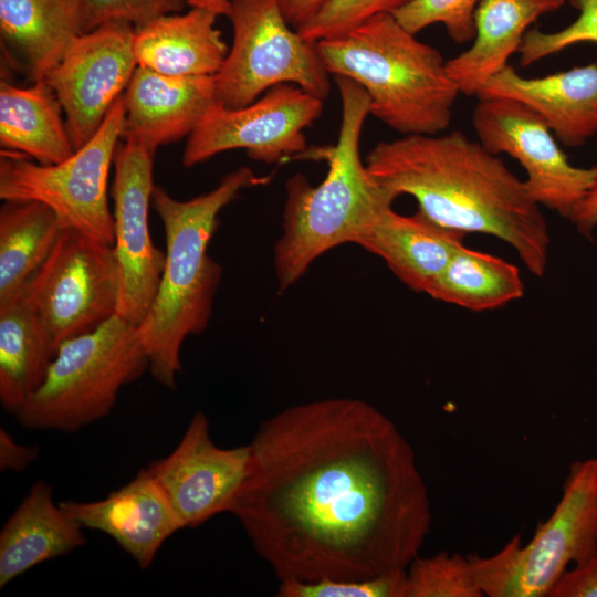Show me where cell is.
I'll return each mask as SVG.
<instances>
[{
	"label": "cell",
	"instance_id": "obj_1",
	"mask_svg": "<svg viewBox=\"0 0 597 597\" xmlns=\"http://www.w3.org/2000/svg\"><path fill=\"white\" fill-rule=\"evenodd\" d=\"M229 513L279 582L406 569L430 532L429 493L398 427L357 398L287 407L249 443Z\"/></svg>",
	"mask_w": 597,
	"mask_h": 597
},
{
	"label": "cell",
	"instance_id": "obj_2",
	"mask_svg": "<svg viewBox=\"0 0 597 597\" xmlns=\"http://www.w3.org/2000/svg\"><path fill=\"white\" fill-rule=\"evenodd\" d=\"M373 178L390 195L416 199L430 221L495 237L534 276L545 274L551 237L542 207L503 159L460 130L412 134L377 143L366 155Z\"/></svg>",
	"mask_w": 597,
	"mask_h": 597
},
{
	"label": "cell",
	"instance_id": "obj_3",
	"mask_svg": "<svg viewBox=\"0 0 597 597\" xmlns=\"http://www.w3.org/2000/svg\"><path fill=\"white\" fill-rule=\"evenodd\" d=\"M269 180L270 177H259L242 166L226 175L209 192L189 200H177L163 187H154L151 203L164 227L166 260L156 296L138 334L149 359V371L161 386L176 388L185 339L201 334L209 323L221 279L220 265L208 255L219 213L241 190Z\"/></svg>",
	"mask_w": 597,
	"mask_h": 597
},
{
	"label": "cell",
	"instance_id": "obj_4",
	"mask_svg": "<svg viewBox=\"0 0 597 597\" xmlns=\"http://www.w3.org/2000/svg\"><path fill=\"white\" fill-rule=\"evenodd\" d=\"M342 103L337 142L322 149L327 174L313 186L302 174L285 184L282 234L274 245L280 291L296 283L327 251L357 243L362 234L396 199L369 174L360 156L362 132L370 114L366 91L354 81L334 76Z\"/></svg>",
	"mask_w": 597,
	"mask_h": 597
},
{
	"label": "cell",
	"instance_id": "obj_5",
	"mask_svg": "<svg viewBox=\"0 0 597 597\" xmlns=\"http://www.w3.org/2000/svg\"><path fill=\"white\" fill-rule=\"evenodd\" d=\"M416 35L380 13L316 46L329 74L366 91L373 116L401 135H434L450 125L460 91L442 54Z\"/></svg>",
	"mask_w": 597,
	"mask_h": 597
},
{
	"label": "cell",
	"instance_id": "obj_6",
	"mask_svg": "<svg viewBox=\"0 0 597 597\" xmlns=\"http://www.w3.org/2000/svg\"><path fill=\"white\" fill-rule=\"evenodd\" d=\"M147 369L138 326L115 314L63 342L40 387L13 416L29 429L76 432L106 417L121 388Z\"/></svg>",
	"mask_w": 597,
	"mask_h": 597
},
{
	"label": "cell",
	"instance_id": "obj_7",
	"mask_svg": "<svg viewBox=\"0 0 597 597\" xmlns=\"http://www.w3.org/2000/svg\"><path fill=\"white\" fill-rule=\"evenodd\" d=\"M597 555V458L574 461L562 496L532 540L515 534L491 556L468 555L489 597H545L568 570Z\"/></svg>",
	"mask_w": 597,
	"mask_h": 597
},
{
	"label": "cell",
	"instance_id": "obj_8",
	"mask_svg": "<svg viewBox=\"0 0 597 597\" xmlns=\"http://www.w3.org/2000/svg\"><path fill=\"white\" fill-rule=\"evenodd\" d=\"M125 114L123 93L95 135L59 164H35L20 154L1 150L0 198L42 202L54 211L62 228L113 245L114 216L107 184Z\"/></svg>",
	"mask_w": 597,
	"mask_h": 597
},
{
	"label": "cell",
	"instance_id": "obj_9",
	"mask_svg": "<svg viewBox=\"0 0 597 597\" xmlns=\"http://www.w3.org/2000/svg\"><path fill=\"white\" fill-rule=\"evenodd\" d=\"M233 40L214 75L217 102L240 108L279 84H294L325 100L331 91L316 42L285 20L277 0H231L226 14Z\"/></svg>",
	"mask_w": 597,
	"mask_h": 597
},
{
	"label": "cell",
	"instance_id": "obj_10",
	"mask_svg": "<svg viewBox=\"0 0 597 597\" xmlns=\"http://www.w3.org/2000/svg\"><path fill=\"white\" fill-rule=\"evenodd\" d=\"M119 275L113 245L63 228L44 262L20 292L56 350L116 314Z\"/></svg>",
	"mask_w": 597,
	"mask_h": 597
},
{
	"label": "cell",
	"instance_id": "obj_11",
	"mask_svg": "<svg viewBox=\"0 0 597 597\" xmlns=\"http://www.w3.org/2000/svg\"><path fill=\"white\" fill-rule=\"evenodd\" d=\"M323 108L324 100L289 83L240 108L216 102L188 136L182 165L190 168L231 149H244L251 159L268 165L284 163L306 150L304 129Z\"/></svg>",
	"mask_w": 597,
	"mask_h": 597
},
{
	"label": "cell",
	"instance_id": "obj_12",
	"mask_svg": "<svg viewBox=\"0 0 597 597\" xmlns=\"http://www.w3.org/2000/svg\"><path fill=\"white\" fill-rule=\"evenodd\" d=\"M478 101L472 114L478 140L489 151L517 160L534 200L570 220L593 185L597 166L572 165L547 124L523 103L504 97Z\"/></svg>",
	"mask_w": 597,
	"mask_h": 597
},
{
	"label": "cell",
	"instance_id": "obj_13",
	"mask_svg": "<svg viewBox=\"0 0 597 597\" xmlns=\"http://www.w3.org/2000/svg\"><path fill=\"white\" fill-rule=\"evenodd\" d=\"M135 27L107 21L78 35L44 80L57 96L76 149L98 130L136 67Z\"/></svg>",
	"mask_w": 597,
	"mask_h": 597
},
{
	"label": "cell",
	"instance_id": "obj_14",
	"mask_svg": "<svg viewBox=\"0 0 597 597\" xmlns=\"http://www.w3.org/2000/svg\"><path fill=\"white\" fill-rule=\"evenodd\" d=\"M155 153L133 142L118 143L113 159L114 252L119 275L116 314L139 326L156 296L166 254L151 241L148 209L154 190Z\"/></svg>",
	"mask_w": 597,
	"mask_h": 597
},
{
	"label": "cell",
	"instance_id": "obj_15",
	"mask_svg": "<svg viewBox=\"0 0 597 597\" xmlns=\"http://www.w3.org/2000/svg\"><path fill=\"white\" fill-rule=\"evenodd\" d=\"M249 444L217 446L202 411L189 421L180 441L146 470L161 488L185 527H197L229 512L248 469Z\"/></svg>",
	"mask_w": 597,
	"mask_h": 597
},
{
	"label": "cell",
	"instance_id": "obj_16",
	"mask_svg": "<svg viewBox=\"0 0 597 597\" xmlns=\"http://www.w3.org/2000/svg\"><path fill=\"white\" fill-rule=\"evenodd\" d=\"M60 505L83 528L112 537L142 569L151 565L168 537L184 528L166 494L146 469H140L105 499L63 501Z\"/></svg>",
	"mask_w": 597,
	"mask_h": 597
},
{
	"label": "cell",
	"instance_id": "obj_17",
	"mask_svg": "<svg viewBox=\"0 0 597 597\" xmlns=\"http://www.w3.org/2000/svg\"><path fill=\"white\" fill-rule=\"evenodd\" d=\"M124 100L122 139L156 153L189 136L217 102L214 75L170 76L137 66Z\"/></svg>",
	"mask_w": 597,
	"mask_h": 597
},
{
	"label": "cell",
	"instance_id": "obj_18",
	"mask_svg": "<svg viewBox=\"0 0 597 597\" xmlns=\"http://www.w3.org/2000/svg\"><path fill=\"white\" fill-rule=\"evenodd\" d=\"M476 97H504L523 103L568 148L580 147L597 134L596 63L540 77H524L509 64Z\"/></svg>",
	"mask_w": 597,
	"mask_h": 597
},
{
	"label": "cell",
	"instance_id": "obj_19",
	"mask_svg": "<svg viewBox=\"0 0 597 597\" xmlns=\"http://www.w3.org/2000/svg\"><path fill=\"white\" fill-rule=\"evenodd\" d=\"M566 0H481L474 14L470 48L447 61L460 94L478 96L489 81L509 65L530 27L558 11Z\"/></svg>",
	"mask_w": 597,
	"mask_h": 597
},
{
	"label": "cell",
	"instance_id": "obj_20",
	"mask_svg": "<svg viewBox=\"0 0 597 597\" xmlns=\"http://www.w3.org/2000/svg\"><path fill=\"white\" fill-rule=\"evenodd\" d=\"M465 234L430 221L418 211L404 216L385 211L357 243L379 256L410 290L428 294Z\"/></svg>",
	"mask_w": 597,
	"mask_h": 597
},
{
	"label": "cell",
	"instance_id": "obj_21",
	"mask_svg": "<svg viewBox=\"0 0 597 597\" xmlns=\"http://www.w3.org/2000/svg\"><path fill=\"white\" fill-rule=\"evenodd\" d=\"M83 530L54 503L50 484L34 483L0 532V587L38 564L82 546Z\"/></svg>",
	"mask_w": 597,
	"mask_h": 597
},
{
	"label": "cell",
	"instance_id": "obj_22",
	"mask_svg": "<svg viewBox=\"0 0 597 597\" xmlns=\"http://www.w3.org/2000/svg\"><path fill=\"white\" fill-rule=\"evenodd\" d=\"M218 14L201 8L135 28L137 66L170 76L216 75L229 49L216 28Z\"/></svg>",
	"mask_w": 597,
	"mask_h": 597
},
{
	"label": "cell",
	"instance_id": "obj_23",
	"mask_svg": "<svg viewBox=\"0 0 597 597\" xmlns=\"http://www.w3.org/2000/svg\"><path fill=\"white\" fill-rule=\"evenodd\" d=\"M85 32V0H0L2 43L32 82L60 62Z\"/></svg>",
	"mask_w": 597,
	"mask_h": 597
},
{
	"label": "cell",
	"instance_id": "obj_24",
	"mask_svg": "<svg viewBox=\"0 0 597 597\" xmlns=\"http://www.w3.org/2000/svg\"><path fill=\"white\" fill-rule=\"evenodd\" d=\"M62 105L44 78L29 86L0 83L1 150L27 155L42 165L59 164L75 153Z\"/></svg>",
	"mask_w": 597,
	"mask_h": 597
},
{
	"label": "cell",
	"instance_id": "obj_25",
	"mask_svg": "<svg viewBox=\"0 0 597 597\" xmlns=\"http://www.w3.org/2000/svg\"><path fill=\"white\" fill-rule=\"evenodd\" d=\"M56 347L20 294L0 303V402L14 415L40 387Z\"/></svg>",
	"mask_w": 597,
	"mask_h": 597
},
{
	"label": "cell",
	"instance_id": "obj_26",
	"mask_svg": "<svg viewBox=\"0 0 597 597\" xmlns=\"http://www.w3.org/2000/svg\"><path fill=\"white\" fill-rule=\"evenodd\" d=\"M62 226L35 200H4L0 208V303L18 296L51 252Z\"/></svg>",
	"mask_w": 597,
	"mask_h": 597
},
{
	"label": "cell",
	"instance_id": "obj_27",
	"mask_svg": "<svg viewBox=\"0 0 597 597\" xmlns=\"http://www.w3.org/2000/svg\"><path fill=\"white\" fill-rule=\"evenodd\" d=\"M524 290L517 266L463 244L427 295L469 311L484 312L520 300Z\"/></svg>",
	"mask_w": 597,
	"mask_h": 597
},
{
	"label": "cell",
	"instance_id": "obj_28",
	"mask_svg": "<svg viewBox=\"0 0 597 597\" xmlns=\"http://www.w3.org/2000/svg\"><path fill=\"white\" fill-rule=\"evenodd\" d=\"M407 597H482L470 559L460 553L419 555L406 568Z\"/></svg>",
	"mask_w": 597,
	"mask_h": 597
},
{
	"label": "cell",
	"instance_id": "obj_29",
	"mask_svg": "<svg viewBox=\"0 0 597 597\" xmlns=\"http://www.w3.org/2000/svg\"><path fill=\"white\" fill-rule=\"evenodd\" d=\"M566 1L578 11L576 19L553 32L530 29L517 50L522 67L531 66L576 44H597V0Z\"/></svg>",
	"mask_w": 597,
	"mask_h": 597
},
{
	"label": "cell",
	"instance_id": "obj_30",
	"mask_svg": "<svg viewBox=\"0 0 597 597\" xmlns=\"http://www.w3.org/2000/svg\"><path fill=\"white\" fill-rule=\"evenodd\" d=\"M481 0H412L392 14L409 32L417 34L442 24L458 44L474 38V14Z\"/></svg>",
	"mask_w": 597,
	"mask_h": 597
},
{
	"label": "cell",
	"instance_id": "obj_31",
	"mask_svg": "<svg viewBox=\"0 0 597 597\" xmlns=\"http://www.w3.org/2000/svg\"><path fill=\"white\" fill-rule=\"evenodd\" d=\"M279 597H407L406 569L359 580L280 582Z\"/></svg>",
	"mask_w": 597,
	"mask_h": 597
},
{
	"label": "cell",
	"instance_id": "obj_32",
	"mask_svg": "<svg viewBox=\"0 0 597 597\" xmlns=\"http://www.w3.org/2000/svg\"><path fill=\"white\" fill-rule=\"evenodd\" d=\"M412 0H331L311 21L297 30L317 42L336 36L380 13H394Z\"/></svg>",
	"mask_w": 597,
	"mask_h": 597
},
{
	"label": "cell",
	"instance_id": "obj_33",
	"mask_svg": "<svg viewBox=\"0 0 597 597\" xmlns=\"http://www.w3.org/2000/svg\"><path fill=\"white\" fill-rule=\"evenodd\" d=\"M187 0H85V32L112 20L145 25L164 15L182 12Z\"/></svg>",
	"mask_w": 597,
	"mask_h": 597
},
{
	"label": "cell",
	"instance_id": "obj_34",
	"mask_svg": "<svg viewBox=\"0 0 597 597\" xmlns=\"http://www.w3.org/2000/svg\"><path fill=\"white\" fill-rule=\"evenodd\" d=\"M548 597H597V555L566 570Z\"/></svg>",
	"mask_w": 597,
	"mask_h": 597
},
{
	"label": "cell",
	"instance_id": "obj_35",
	"mask_svg": "<svg viewBox=\"0 0 597 597\" xmlns=\"http://www.w3.org/2000/svg\"><path fill=\"white\" fill-rule=\"evenodd\" d=\"M40 453L36 446L28 447L18 443L11 434L0 428V470L23 471Z\"/></svg>",
	"mask_w": 597,
	"mask_h": 597
},
{
	"label": "cell",
	"instance_id": "obj_36",
	"mask_svg": "<svg viewBox=\"0 0 597 597\" xmlns=\"http://www.w3.org/2000/svg\"><path fill=\"white\" fill-rule=\"evenodd\" d=\"M287 23L296 31L311 21L331 0H277Z\"/></svg>",
	"mask_w": 597,
	"mask_h": 597
},
{
	"label": "cell",
	"instance_id": "obj_37",
	"mask_svg": "<svg viewBox=\"0 0 597 597\" xmlns=\"http://www.w3.org/2000/svg\"><path fill=\"white\" fill-rule=\"evenodd\" d=\"M570 221L584 235H590L597 228V172L593 185L576 208Z\"/></svg>",
	"mask_w": 597,
	"mask_h": 597
},
{
	"label": "cell",
	"instance_id": "obj_38",
	"mask_svg": "<svg viewBox=\"0 0 597 597\" xmlns=\"http://www.w3.org/2000/svg\"><path fill=\"white\" fill-rule=\"evenodd\" d=\"M231 0H187L190 8H201L214 12L216 14L226 15L230 8Z\"/></svg>",
	"mask_w": 597,
	"mask_h": 597
}]
</instances>
